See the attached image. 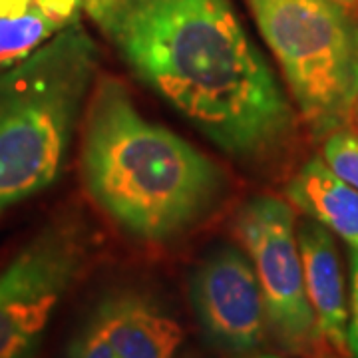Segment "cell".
<instances>
[{"label":"cell","instance_id":"6da1fadb","mask_svg":"<svg viewBox=\"0 0 358 358\" xmlns=\"http://www.w3.org/2000/svg\"><path fill=\"white\" fill-rule=\"evenodd\" d=\"M94 22L129 70L239 159L273 154L294 114L231 0H114Z\"/></svg>","mask_w":358,"mask_h":358},{"label":"cell","instance_id":"7a4b0ae2","mask_svg":"<svg viewBox=\"0 0 358 358\" xmlns=\"http://www.w3.org/2000/svg\"><path fill=\"white\" fill-rule=\"evenodd\" d=\"M84 115V185L128 235L152 243L173 239L221 201L223 171L189 141L148 120L120 80L100 78Z\"/></svg>","mask_w":358,"mask_h":358},{"label":"cell","instance_id":"3957f363","mask_svg":"<svg viewBox=\"0 0 358 358\" xmlns=\"http://www.w3.org/2000/svg\"><path fill=\"white\" fill-rule=\"evenodd\" d=\"M96 66V44L76 22L0 72V215L60 176Z\"/></svg>","mask_w":358,"mask_h":358},{"label":"cell","instance_id":"277c9868","mask_svg":"<svg viewBox=\"0 0 358 358\" xmlns=\"http://www.w3.org/2000/svg\"><path fill=\"white\" fill-rule=\"evenodd\" d=\"M317 136L345 128L358 100V20L333 0H245Z\"/></svg>","mask_w":358,"mask_h":358},{"label":"cell","instance_id":"5b68a950","mask_svg":"<svg viewBox=\"0 0 358 358\" xmlns=\"http://www.w3.org/2000/svg\"><path fill=\"white\" fill-rule=\"evenodd\" d=\"M88 247L80 223L58 221L0 268V358H36L56 308L86 267Z\"/></svg>","mask_w":358,"mask_h":358},{"label":"cell","instance_id":"8992f818","mask_svg":"<svg viewBox=\"0 0 358 358\" xmlns=\"http://www.w3.org/2000/svg\"><path fill=\"white\" fill-rule=\"evenodd\" d=\"M235 233L253 261L271 331L282 348L313 355L322 345L308 303L293 207L279 197H253L239 209Z\"/></svg>","mask_w":358,"mask_h":358},{"label":"cell","instance_id":"52a82bcc","mask_svg":"<svg viewBox=\"0 0 358 358\" xmlns=\"http://www.w3.org/2000/svg\"><path fill=\"white\" fill-rule=\"evenodd\" d=\"M192 303L207 336L231 352H249L263 343L267 307L251 261L221 247L195 268Z\"/></svg>","mask_w":358,"mask_h":358},{"label":"cell","instance_id":"ba28073f","mask_svg":"<svg viewBox=\"0 0 358 358\" xmlns=\"http://www.w3.org/2000/svg\"><path fill=\"white\" fill-rule=\"evenodd\" d=\"M181 341L179 322L155 296L122 289L90 313L68 358H173Z\"/></svg>","mask_w":358,"mask_h":358},{"label":"cell","instance_id":"9c48e42d","mask_svg":"<svg viewBox=\"0 0 358 358\" xmlns=\"http://www.w3.org/2000/svg\"><path fill=\"white\" fill-rule=\"evenodd\" d=\"M296 241L320 341L334 358H348L352 352L348 345L345 279L333 235L324 225L308 217L296 225Z\"/></svg>","mask_w":358,"mask_h":358},{"label":"cell","instance_id":"30bf717a","mask_svg":"<svg viewBox=\"0 0 358 358\" xmlns=\"http://www.w3.org/2000/svg\"><path fill=\"white\" fill-rule=\"evenodd\" d=\"M289 199L308 217L336 233L358 251V192L313 157L287 185Z\"/></svg>","mask_w":358,"mask_h":358},{"label":"cell","instance_id":"8fae6325","mask_svg":"<svg viewBox=\"0 0 358 358\" xmlns=\"http://www.w3.org/2000/svg\"><path fill=\"white\" fill-rule=\"evenodd\" d=\"M82 0H0V72L76 24Z\"/></svg>","mask_w":358,"mask_h":358},{"label":"cell","instance_id":"7c38bea8","mask_svg":"<svg viewBox=\"0 0 358 358\" xmlns=\"http://www.w3.org/2000/svg\"><path fill=\"white\" fill-rule=\"evenodd\" d=\"M322 162L358 192V136L350 129L331 131L322 145Z\"/></svg>","mask_w":358,"mask_h":358},{"label":"cell","instance_id":"4fadbf2b","mask_svg":"<svg viewBox=\"0 0 358 358\" xmlns=\"http://www.w3.org/2000/svg\"><path fill=\"white\" fill-rule=\"evenodd\" d=\"M348 345L358 358V251L352 253V291H350V320H348Z\"/></svg>","mask_w":358,"mask_h":358},{"label":"cell","instance_id":"5bb4252c","mask_svg":"<svg viewBox=\"0 0 358 358\" xmlns=\"http://www.w3.org/2000/svg\"><path fill=\"white\" fill-rule=\"evenodd\" d=\"M114 0H82V6L86 8V13L92 16V20L98 16L100 13H103Z\"/></svg>","mask_w":358,"mask_h":358},{"label":"cell","instance_id":"9a60e30c","mask_svg":"<svg viewBox=\"0 0 358 358\" xmlns=\"http://www.w3.org/2000/svg\"><path fill=\"white\" fill-rule=\"evenodd\" d=\"M345 128L350 129L352 134H357V136H358V100H357V102H355V106L350 108V112H348V115H346Z\"/></svg>","mask_w":358,"mask_h":358},{"label":"cell","instance_id":"2e32d148","mask_svg":"<svg viewBox=\"0 0 358 358\" xmlns=\"http://www.w3.org/2000/svg\"><path fill=\"white\" fill-rule=\"evenodd\" d=\"M333 2H338V4H343L345 8H348V10L358 13V0H333Z\"/></svg>","mask_w":358,"mask_h":358},{"label":"cell","instance_id":"e0dca14e","mask_svg":"<svg viewBox=\"0 0 358 358\" xmlns=\"http://www.w3.org/2000/svg\"><path fill=\"white\" fill-rule=\"evenodd\" d=\"M257 358H281V357H273V355H268V357H257Z\"/></svg>","mask_w":358,"mask_h":358}]
</instances>
